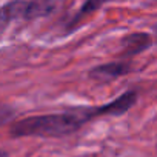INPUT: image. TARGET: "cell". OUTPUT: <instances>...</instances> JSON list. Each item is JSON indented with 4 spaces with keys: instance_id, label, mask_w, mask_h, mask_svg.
I'll return each mask as SVG.
<instances>
[{
    "instance_id": "7a4b0ae2",
    "label": "cell",
    "mask_w": 157,
    "mask_h": 157,
    "mask_svg": "<svg viewBox=\"0 0 157 157\" xmlns=\"http://www.w3.org/2000/svg\"><path fill=\"white\" fill-rule=\"evenodd\" d=\"M54 0H11L2 6V29L13 20H34L40 19L52 10Z\"/></svg>"
},
{
    "instance_id": "3957f363",
    "label": "cell",
    "mask_w": 157,
    "mask_h": 157,
    "mask_svg": "<svg viewBox=\"0 0 157 157\" xmlns=\"http://www.w3.org/2000/svg\"><path fill=\"white\" fill-rule=\"evenodd\" d=\"M131 72V63L129 60H119V62H109V63H103V65H99V66H94L88 77L94 82H99V83H108V82H113L116 78L122 77V75H126Z\"/></svg>"
},
{
    "instance_id": "277c9868",
    "label": "cell",
    "mask_w": 157,
    "mask_h": 157,
    "mask_svg": "<svg viewBox=\"0 0 157 157\" xmlns=\"http://www.w3.org/2000/svg\"><path fill=\"white\" fill-rule=\"evenodd\" d=\"M152 43V36L148 33H132L122 39V52L119 54L120 59L129 60L131 57L143 52Z\"/></svg>"
},
{
    "instance_id": "8992f818",
    "label": "cell",
    "mask_w": 157,
    "mask_h": 157,
    "mask_svg": "<svg viewBox=\"0 0 157 157\" xmlns=\"http://www.w3.org/2000/svg\"><path fill=\"white\" fill-rule=\"evenodd\" d=\"M152 31H154V37H155V42H157V23L152 26Z\"/></svg>"
},
{
    "instance_id": "5b68a950",
    "label": "cell",
    "mask_w": 157,
    "mask_h": 157,
    "mask_svg": "<svg viewBox=\"0 0 157 157\" xmlns=\"http://www.w3.org/2000/svg\"><path fill=\"white\" fill-rule=\"evenodd\" d=\"M108 2H113V0H86V2L80 6V10H78V13L74 16V19L69 22L68 25V31H72L78 26V23H82L83 19H86L88 16H91L93 13H96L99 8H102L105 3Z\"/></svg>"
},
{
    "instance_id": "6da1fadb",
    "label": "cell",
    "mask_w": 157,
    "mask_h": 157,
    "mask_svg": "<svg viewBox=\"0 0 157 157\" xmlns=\"http://www.w3.org/2000/svg\"><path fill=\"white\" fill-rule=\"evenodd\" d=\"M137 102L136 91H125L117 99L100 106L74 108L63 113H49L29 116L16 120L10 126V136L13 139L20 137H43V139H60L77 132L88 122L103 116H122Z\"/></svg>"
}]
</instances>
